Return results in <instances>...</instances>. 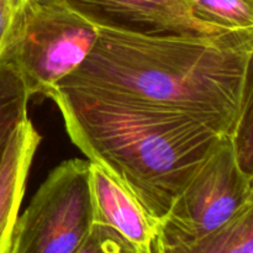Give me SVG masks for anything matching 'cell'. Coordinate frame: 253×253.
Instances as JSON below:
<instances>
[{
	"instance_id": "5b68a950",
	"label": "cell",
	"mask_w": 253,
	"mask_h": 253,
	"mask_svg": "<svg viewBox=\"0 0 253 253\" xmlns=\"http://www.w3.org/2000/svg\"><path fill=\"white\" fill-rule=\"evenodd\" d=\"M252 195L231 136L220 140L158 225V247L192 244L229 221ZM158 251V250H157Z\"/></svg>"
},
{
	"instance_id": "30bf717a",
	"label": "cell",
	"mask_w": 253,
	"mask_h": 253,
	"mask_svg": "<svg viewBox=\"0 0 253 253\" xmlns=\"http://www.w3.org/2000/svg\"><path fill=\"white\" fill-rule=\"evenodd\" d=\"M30 99L19 69L5 51L0 58V166L12 133L29 119Z\"/></svg>"
},
{
	"instance_id": "5bb4252c",
	"label": "cell",
	"mask_w": 253,
	"mask_h": 253,
	"mask_svg": "<svg viewBox=\"0 0 253 253\" xmlns=\"http://www.w3.org/2000/svg\"><path fill=\"white\" fill-rule=\"evenodd\" d=\"M26 0H0V58L10 46Z\"/></svg>"
},
{
	"instance_id": "4fadbf2b",
	"label": "cell",
	"mask_w": 253,
	"mask_h": 253,
	"mask_svg": "<svg viewBox=\"0 0 253 253\" xmlns=\"http://www.w3.org/2000/svg\"><path fill=\"white\" fill-rule=\"evenodd\" d=\"M76 253H141L116 230L94 224L88 237Z\"/></svg>"
},
{
	"instance_id": "7c38bea8",
	"label": "cell",
	"mask_w": 253,
	"mask_h": 253,
	"mask_svg": "<svg viewBox=\"0 0 253 253\" xmlns=\"http://www.w3.org/2000/svg\"><path fill=\"white\" fill-rule=\"evenodd\" d=\"M237 162L242 172L253 178V44L245 66L241 103L231 136Z\"/></svg>"
},
{
	"instance_id": "6da1fadb",
	"label": "cell",
	"mask_w": 253,
	"mask_h": 253,
	"mask_svg": "<svg viewBox=\"0 0 253 253\" xmlns=\"http://www.w3.org/2000/svg\"><path fill=\"white\" fill-rule=\"evenodd\" d=\"M252 29L215 36H151L99 29L85 61L57 88L184 114L232 136Z\"/></svg>"
},
{
	"instance_id": "9a60e30c",
	"label": "cell",
	"mask_w": 253,
	"mask_h": 253,
	"mask_svg": "<svg viewBox=\"0 0 253 253\" xmlns=\"http://www.w3.org/2000/svg\"><path fill=\"white\" fill-rule=\"evenodd\" d=\"M251 185H252V195H251V197H253V178L251 179Z\"/></svg>"
},
{
	"instance_id": "8992f818",
	"label": "cell",
	"mask_w": 253,
	"mask_h": 253,
	"mask_svg": "<svg viewBox=\"0 0 253 253\" xmlns=\"http://www.w3.org/2000/svg\"><path fill=\"white\" fill-rule=\"evenodd\" d=\"M77 12L99 29L151 36H215L219 30L193 17L188 0H34Z\"/></svg>"
},
{
	"instance_id": "ba28073f",
	"label": "cell",
	"mask_w": 253,
	"mask_h": 253,
	"mask_svg": "<svg viewBox=\"0 0 253 253\" xmlns=\"http://www.w3.org/2000/svg\"><path fill=\"white\" fill-rule=\"evenodd\" d=\"M41 136L30 119L12 133L0 166V253H11L19 210Z\"/></svg>"
},
{
	"instance_id": "277c9868",
	"label": "cell",
	"mask_w": 253,
	"mask_h": 253,
	"mask_svg": "<svg viewBox=\"0 0 253 253\" xmlns=\"http://www.w3.org/2000/svg\"><path fill=\"white\" fill-rule=\"evenodd\" d=\"M90 162L72 158L49 172L17 217L11 253H76L94 225Z\"/></svg>"
},
{
	"instance_id": "8fae6325",
	"label": "cell",
	"mask_w": 253,
	"mask_h": 253,
	"mask_svg": "<svg viewBox=\"0 0 253 253\" xmlns=\"http://www.w3.org/2000/svg\"><path fill=\"white\" fill-rule=\"evenodd\" d=\"M193 17L219 30L253 27V0H188Z\"/></svg>"
},
{
	"instance_id": "7a4b0ae2",
	"label": "cell",
	"mask_w": 253,
	"mask_h": 253,
	"mask_svg": "<svg viewBox=\"0 0 253 253\" xmlns=\"http://www.w3.org/2000/svg\"><path fill=\"white\" fill-rule=\"evenodd\" d=\"M51 100L72 142L158 225L225 137L184 114L79 89L57 88Z\"/></svg>"
},
{
	"instance_id": "52a82bcc",
	"label": "cell",
	"mask_w": 253,
	"mask_h": 253,
	"mask_svg": "<svg viewBox=\"0 0 253 253\" xmlns=\"http://www.w3.org/2000/svg\"><path fill=\"white\" fill-rule=\"evenodd\" d=\"M89 178L94 224L116 230L141 253H157L158 224L137 200L106 170L91 162Z\"/></svg>"
},
{
	"instance_id": "3957f363",
	"label": "cell",
	"mask_w": 253,
	"mask_h": 253,
	"mask_svg": "<svg viewBox=\"0 0 253 253\" xmlns=\"http://www.w3.org/2000/svg\"><path fill=\"white\" fill-rule=\"evenodd\" d=\"M99 27L57 4L26 0L6 53L30 98L51 99L57 85L90 54Z\"/></svg>"
},
{
	"instance_id": "9c48e42d",
	"label": "cell",
	"mask_w": 253,
	"mask_h": 253,
	"mask_svg": "<svg viewBox=\"0 0 253 253\" xmlns=\"http://www.w3.org/2000/svg\"><path fill=\"white\" fill-rule=\"evenodd\" d=\"M157 253H253V197L208 236L192 244L158 247Z\"/></svg>"
}]
</instances>
